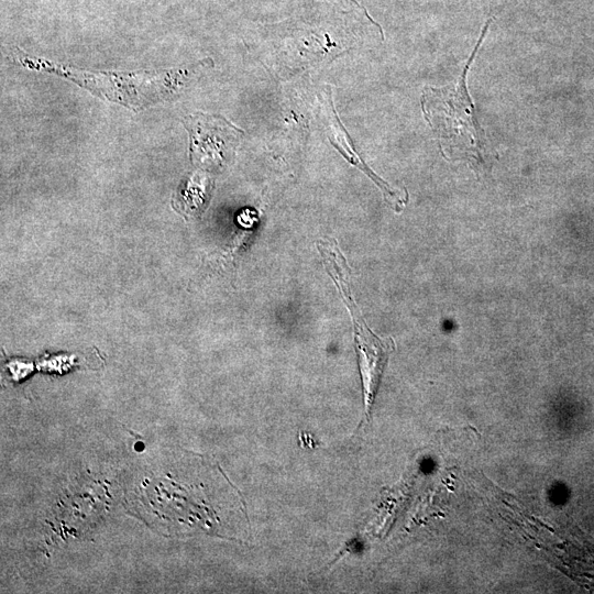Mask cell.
Returning a JSON list of instances; mask_svg holds the SVG:
<instances>
[{"mask_svg": "<svg viewBox=\"0 0 594 594\" xmlns=\"http://www.w3.org/2000/svg\"><path fill=\"white\" fill-rule=\"evenodd\" d=\"M188 122L187 127H190L191 132V155L199 161L220 158L224 144L222 134L227 132L223 125L227 122L221 120L220 124L215 127L217 120L201 118V114H198L197 118H190Z\"/></svg>", "mask_w": 594, "mask_h": 594, "instance_id": "obj_1", "label": "cell"}]
</instances>
